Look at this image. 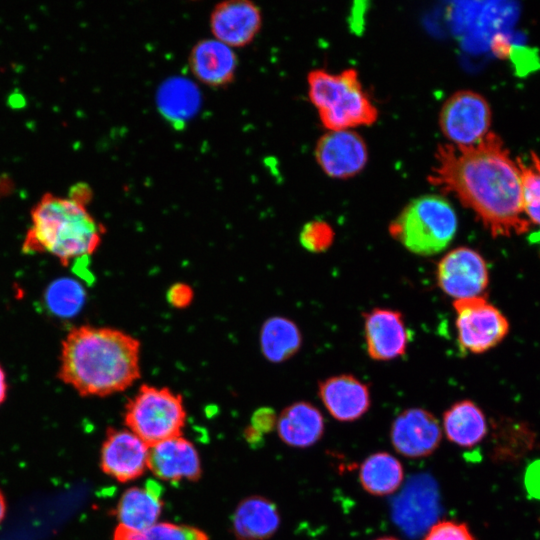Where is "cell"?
I'll return each mask as SVG.
<instances>
[{
  "mask_svg": "<svg viewBox=\"0 0 540 540\" xmlns=\"http://www.w3.org/2000/svg\"><path fill=\"white\" fill-rule=\"evenodd\" d=\"M234 50L212 38L199 40L189 54V67L193 76L210 87L231 83L237 68Z\"/></svg>",
  "mask_w": 540,
  "mask_h": 540,
  "instance_id": "18",
  "label": "cell"
},
{
  "mask_svg": "<svg viewBox=\"0 0 540 540\" xmlns=\"http://www.w3.org/2000/svg\"><path fill=\"white\" fill-rule=\"evenodd\" d=\"M374 540H399L395 537H391V536H384V537H379V538H376Z\"/></svg>",
  "mask_w": 540,
  "mask_h": 540,
  "instance_id": "36",
  "label": "cell"
},
{
  "mask_svg": "<svg viewBox=\"0 0 540 540\" xmlns=\"http://www.w3.org/2000/svg\"><path fill=\"white\" fill-rule=\"evenodd\" d=\"M428 181L472 210L493 237L522 235L531 228L516 160L492 131L470 146L438 145Z\"/></svg>",
  "mask_w": 540,
  "mask_h": 540,
  "instance_id": "1",
  "label": "cell"
},
{
  "mask_svg": "<svg viewBox=\"0 0 540 540\" xmlns=\"http://www.w3.org/2000/svg\"><path fill=\"white\" fill-rule=\"evenodd\" d=\"M112 540H209V536L194 526L157 522L140 531L118 525L113 532Z\"/></svg>",
  "mask_w": 540,
  "mask_h": 540,
  "instance_id": "26",
  "label": "cell"
},
{
  "mask_svg": "<svg viewBox=\"0 0 540 540\" xmlns=\"http://www.w3.org/2000/svg\"><path fill=\"white\" fill-rule=\"evenodd\" d=\"M404 479L401 462L387 452L369 455L359 469L362 488L374 496H387L398 490Z\"/></svg>",
  "mask_w": 540,
  "mask_h": 540,
  "instance_id": "24",
  "label": "cell"
},
{
  "mask_svg": "<svg viewBox=\"0 0 540 540\" xmlns=\"http://www.w3.org/2000/svg\"><path fill=\"white\" fill-rule=\"evenodd\" d=\"M209 23L214 39L231 48L244 47L260 31L262 14L249 0L222 1L213 8Z\"/></svg>",
  "mask_w": 540,
  "mask_h": 540,
  "instance_id": "14",
  "label": "cell"
},
{
  "mask_svg": "<svg viewBox=\"0 0 540 540\" xmlns=\"http://www.w3.org/2000/svg\"><path fill=\"white\" fill-rule=\"evenodd\" d=\"M186 411L181 395L166 387L142 385L125 407L124 422L149 447L181 436Z\"/></svg>",
  "mask_w": 540,
  "mask_h": 540,
  "instance_id": "6",
  "label": "cell"
},
{
  "mask_svg": "<svg viewBox=\"0 0 540 540\" xmlns=\"http://www.w3.org/2000/svg\"><path fill=\"white\" fill-rule=\"evenodd\" d=\"M492 110L486 98L472 90H459L443 103L439 113L441 133L457 146H470L489 132Z\"/></svg>",
  "mask_w": 540,
  "mask_h": 540,
  "instance_id": "8",
  "label": "cell"
},
{
  "mask_svg": "<svg viewBox=\"0 0 540 540\" xmlns=\"http://www.w3.org/2000/svg\"><path fill=\"white\" fill-rule=\"evenodd\" d=\"M436 281L439 288L455 300L481 297L489 285V270L479 252L460 246L440 259Z\"/></svg>",
  "mask_w": 540,
  "mask_h": 540,
  "instance_id": "10",
  "label": "cell"
},
{
  "mask_svg": "<svg viewBox=\"0 0 540 540\" xmlns=\"http://www.w3.org/2000/svg\"><path fill=\"white\" fill-rule=\"evenodd\" d=\"M148 470L166 482L197 481L202 464L194 444L181 435L149 447Z\"/></svg>",
  "mask_w": 540,
  "mask_h": 540,
  "instance_id": "16",
  "label": "cell"
},
{
  "mask_svg": "<svg viewBox=\"0 0 540 540\" xmlns=\"http://www.w3.org/2000/svg\"><path fill=\"white\" fill-rule=\"evenodd\" d=\"M140 377V343L114 328L81 325L61 345L58 378L81 396L124 391Z\"/></svg>",
  "mask_w": 540,
  "mask_h": 540,
  "instance_id": "2",
  "label": "cell"
},
{
  "mask_svg": "<svg viewBox=\"0 0 540 540\" xmlns=\"http://www.w3.org/2000/svg\"><path fill=\"white\" fill-rule=\"evenodd\" d=\"M391 511L395 524L409 537L426 533L440 513L435 480L424 473L411 477L393 500Z\"/></svg>",
  "mask_w": 540,
  "mask_h": 540,
  "instance_id": "9",
  "label": "cell"
},
{
  "mask_svg": "<svg viewBox=\"0 0 540 540\" xmlns=\"http://www.w3.org/2000/svg\"><path fill=\"white\" fill-rule=\"evenodd\" d=\"M422 540H476L466 523L452 520L434 523Z\"/></svg>",
  "mask_w": 540,
  "mask_h": 540,
  "instance_id": "30",
  "label": "cell"
},
{
  "mask_svg": "<svg viewBox=\"0 0 540 540\" xmlns=\"http://www.w3.org/2000/svg\"><path fill=\"white\" fill-rule=\"evenodd\" d=\"M232 532L237 540H266L280 526L276 505L266 497L253 495L244 498L232 515Z\"/></svg>",
  "mask_w": 540,
  "mask_h": 540,
  "instance_id": "19",
  "label": "cell"
},
{
  "mask_svg": "<svg viewBox=\"0 0 540 540\" xmlns=\"http://www.w3.org/2000/svg\"><path fill=\"white\" fill-rule=\"evenodd\" d=\"M162 508L160 485L150 480L143 487L127 489L116 506L115 515L118 525L140 531L158 522Z\"/></svg>",
  "mask_w": 540,
  "mask_h": 540,
  "instance_id": "20",
  "label": "cell"
},
{
  "mask_svg": "<svg viewBox=\"0 0 540 540\" xmlns=\"http://www.w3.org/2000/svg\"><path fill=\"white\" fill-rule=\"evenodd\" d=\"M363 317L366 348L371 359L389 361L406 353L409 333L400 311L374 308Z\"/></svg>",
  "mask_w": 540,
  "mask_h": 540,
  "instance_id": "15",
  "label": "cell"
},
{
  "mask_svg": "<svg viewBox=\"0 0 540 540\" xmlns=\"http://www.w3.org/2000/svg\"><path fill=\"white\" fill-rule=\"evenodd\" d=\"M334 231L331 226L320 220L306 223L300 232V243L313 253H321L329 249L334 241Z\"/></svg>",
  "mask_w": 540,
  "mask_h": 540,
  "instance_id": "29",
  "label": "cell"
},
{
  "mask_svg": "<svg viewBox=\"0 0 540 540\" xmlns=\"http://www.w3.org/2000/svg\"><path fill=\"white\" fill-rule=\"evenodd\" d=\"M443 430L448 440L462 448H471L488 433L486 416L471 400L452 404L443 414Z\"/></svg>",
  "mask_w": 540,
  "mask_h": 540,
  "instance_id": "22",
  "label": "cell"
},
{
  "mask_svg": "<svg viewBox=\"0 0 540 540\" xmlns=\"http://www.w3.org/2000/svg\"><path fill=\"white\" fill-rule=\"evenodd\" d=\"M302 344L297 325L284 317L266 320L260 332V346L265 358L280 363L295 355Z\"/></svg>",
  "mask_w": 540,
  "mask_h": 540,
  "instance_id": "25",
  "label": "cell"
},
{
  "mask_svg": "<svg viewBox=\"0 0 540 540\" xmlns=\"http://www.w3.org/2000/svg\"><path fill=\"white\" fill-rule=\"evenodd\" d=\"M457 228V214L450 202L440 195L427 194L407 203L388 230L408 251L431 256L449 246Z\"/></svg>",
  "mask_w": 540,
  "mask_h": 540,
  "instance_id": "5",
  "label": "cell"
},
{
  "mask_svg": "<svg viewBox=\"0 0 540 540\" xmlns=\"http://www.w3.org/2000/svg\"><path fill=\"white\" fill-rule=\"evenodd\" d=\"M86 298L81 284L70 278L52 282L45 293L46 306L52 314L68 318L79 312Z\"/></svg>",
  "mask_w": 540,
  "mask_h": 540,
  "instance_id": "27",
  "label": "cell"
},
{
  "mask_svg": "<svg viewBox=\"0 0 540 540\" xmlns=\"http://www.w3.org/2000/svg\"><path fill=\"white\" fill-rule=\"evenodd\" d=\"M7 395V381L3 368L0 365V405L4 402Z\"/></svg>",
  "mask_w": 540,
  "mask_h": 540,
  "instance_id": "34",
  "label": "cell"
},
{
  "mask_svg": "<svg viewBox=\"0 0 540 540\" xmlns=\"http://www.w3.org/2000/svg\"><path fill=\"white\" fill-rule=\"evenodd\" d=\"M201 95L197 86L187 78L173 77L157 90L156 104L163 117L175 125H183L199 110Z\"/></svg>",
  "mask_w": 540,
  "mask_h": 540,
  "instance_id": "23",
  "label": "cell"
},
{
  "mask_svg": "<svg viewBox=\"0 0 540 540\" xmlns=\"http://www.w3.org/2000/svg\"><path fill=\"white\" fill-rule=\"evenodd\" d=\"M149 446L129 429L109 428L100 451L102 471L118 482L141 477L148 470Z\"/></svg>",
  "mask_w": 540,
  "mask_h": 540,
  "instance_id": "12",
  "label": "cell"
},
{
  "mask_svg": "<svg viewBox=\"0 0 540 540\" xmlns=\"http://www.w3.org/2000/svg\"><path fill=\"white\" fill-rule=\"evenodd\" d=\"M6 514V501L2 491L0 490V523L4 519Z\"/></svg>",
  "mask_w": 540,
  "mask_h": 540,
  "instance_id": "35",
  "label": "cell"
},
{
  "mask_svg": "<svg viewBox=\"0 0 540 540\" xmlns=\"http://www.w3.org/2000/svg\"><path fill=\"white\" fill-rule=\"evenodd\" d=\"M524 484L529 496L540 500V459L527 467Z\"/></svg>",
  "mask_w": 540,
  "mask_h": 540,
  "instance_id": "33",
  "label": "cell"
},
{
  "mask_svg": "<svg viewBox=\"0 0 540 540\" xmlns=\"http://www.w3.org/2000/svg\"><path fill=\"white\" fill-rule=\"evenodd\" d=\"M308 97L322 125L328 130H352L370 126L378 109L365 92L358 73L348 68L333 74L314 69L307 75Z\"/></svg>",
  "mask_w": 540,
  "mask_h": 540,
  "instance_id": "4",
  "label": "cell"
},
{
  "mask_svg": "<svg viewBox=\"0 0 540 540\" xmlns=\"http://www.w3.org/2000/svg\"><path fill=\"white\" fill-rule=\"evenodd\" d=\"M168 302L176 308H185L193 299V290L190 286L177 283L171 286L167 293Z\"/></svg>",
  "mask_w": 540,
  "mask_h": 540,
  "instance_id": "32",
  "label": "cell"
},
{
  "mask_svg": "<svg viewBox=\"0 0 540 540\" xmlns=\"http://www.w3.org/2000/svg\"><path fill=\"white\" fill-rule=\"evenodd\" d=\"M314 156L329 177L347 179L359 174L368 162L364 139L353 130L327 131L317 141Z\"/></svg>",
  "mask_w": 540,
  "mask_h": 540,
  "instance_id": "11",
  "label": "cell"
},
{
  "mask_svg": "<svg viewBox=\"0 0 540 540\" xmlns=\"http://www.w3.org/2000/svg\"><path fill=\"white\" fill-rule=\"evenodd\" d=\"M390 438L397 453L408 458H423L438 448L442 428L431 412L413 407L402 411L394 419Z\"/></svg>",
  "mask_w": 540,
  "mask_h": 540,
  "instance_id": "13",
  "label": "cell"
},
{
  "mask_svg": "<svg viewBox=\"0 0 540 540\" xmlns=\"http://www.w3.org/2000/svg\"><path fill=\"white\" fill-rule=\"evenodd\" d=\"M318 395L329 414L341 422L361 418L371 405L369 387L351 374H340L320 381Z\"/></svg>",
  "mask_w": 540,
  "mask_h": 540,
  "instance_id": "17",
  "label": "cell"
},
{
  "mask_svg": "<svg viewBox=\"0 0 540 540\" xmlns=\"http://www.w3.org/2000/svg\"><path fill=\"white\" fill-rule=\"evenodd\" d=\"M522 186V204L525 217L540 226V155L530 152L526 160L517 158Z\"/></svg>",
  "mask_w": 540,
  "mask_h": 540,
  "instance_id": "28",
  "label": "cell"
},
{
  "mask_svg": "<svg viewBox=\"0 0 540 540\" xmlns=\"http://www.w3.org/2000/svg\"><path fill=\"white\" fill-rule=\"evenodd\" d=\"M276 429L286 445L307 448L322 438L324 418L316 406L298 401L282 410L277 418Z\"/></svg>",
  "mask_w": 540,
  "mask_h": 540,
  "instance_id": "21",
  "label": "cell"
},
{
  "mask_svg": "<svg viewBox=\"0 0 540 540\" xmlns=\"http://www.w3.org/2000/svg\"><path fill=\"white\" fill-rule=\"evenodd\" d=\"M32 225L24 239L25 254L49 253L67 266L72 259L90 256L101 243L103 227L84 200L45 195L32 209Z\"/></svg>",
  "mask_w": 540,
  "mask_h": 540,
  "instance_id": "3",
  "label": "cell"
},
{
  "mask_svg": "<svg viewBox=\"0 0 540 540\" xmlns=\"http://www.w3.org/2000/svg\"><path fill=\"white\" fill-rule=\"evenodd\" d=\"M277 417L271 408L258 409L252 419L251 425L246 429L247 433L256 441H261L265 433H269L276 427Z\"/></svg>",
  "mask_w": 540,
  "mask_h": 540,
  "instance_id": "31",
  "label": "cell"
},
{
  "mask_svg": "<svg viewBox=\"0 0 540 540\" xmlns=\"http://www.w3.org/2000/svg\"><path fill=\"white\" fill-rule=\"evenodd\" d=\"M453 307L457 340L465 352L485 353L509 333L508 319L483 296L455 300Z\"/></svg>",
  "mask_w": 540,
  "mask_h": 540,
  "instance_id": "7",
  "label": "cell"
}]
</instances>
